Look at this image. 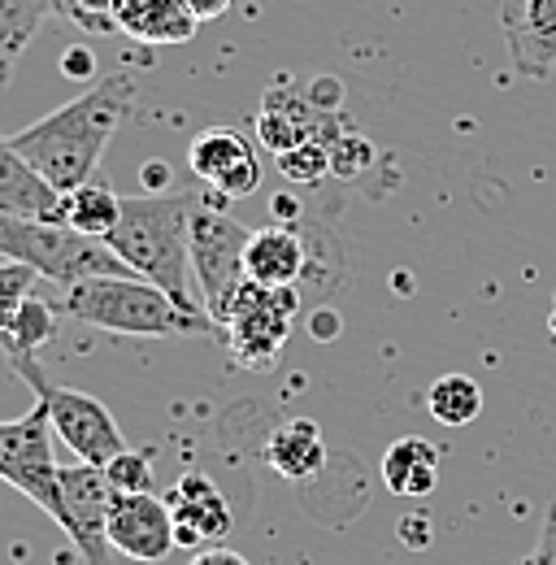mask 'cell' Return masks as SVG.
<instances>
[{
  "label": "cell",
  "instance_id": "cell-26",
  "mask_svg": "<svg viewBox=\"0 0 556 565\" xmlns=\"http://www.w3.org/2000/svg\"><path fill=\"white\" fill-rule=\"evenodd\" d=\"M118 0H53V13L66 18L74 26L92 31V35H118Z\"/></svg>",
  "mask_w": 556,
  "mask_h": 565
},
{
  "label": "cell",
  "instance_id": "cell-11",
  "mask_svg": "<svg viewBox=\"0 0 556 565\" xmlns=\"http://www.w3.org/2000/svg\"><path fill=\"white\" fill-rule=\"evenodd\" d=\"M109 544L131 562H165L179 548L174 513L157 492H114L109 504Z\"/></svg>",
  "mask_w": 556,
  "mask_h": 565
},
{
  "label": "cell",
  "instance_id": "cell-15",
  "mask_svg": "<svg viewBox=\"0 0 556 565\" xmlns=\"http://www.w3.org/2000/svg\"><path fill=\"white\" fill-rule=\"evenodd\" d=\"M322 127H331V118L322 114V105L313 96H296V92H270L266 105H261V118H257V136H261V143L275 157L287 152V148H296V143L322 140Z\"/></svg>",
  "mask_w": 556,
  "mask_h": 565
},
{
  "label": "cell",
  "instance_id": "cell-20",
  "mask_svg": "<svg viewBox=\"0 0 556 565\" xmlns=\"http://www.w3.org/2000/svg\"><path fill=\"white\" fill-rule=\"evenodd\" d=\"M49 13H53V0H0V96L9 92L26 44L35 40Z\"/></svg>",
  "mask_w": 556,
  "mask_h": 565
},
{
  "label": "cell",
  "instance_id": "cell-19",
  "mask_svg": "<svg viewBox=\"0 0 556 565\" xmlns=\"http://www.w3.org/2000/svg\"><path fill=\"white\" fill-rule=\"evenodd\" d=\"M383 488L392 495H430L439 488V448L430 439L405 435L383 452Z\"/></svg>",
  "mask_w": 556,
  "mask_h": 565
},
{
  "label": "cell",
  "instance_id": "cell-22",
  "mask_svg": "<svg viewBox=\"0 0 556 565\" xmlns=\"http://www.w3.org/2000/svg\"><path fill=\"white\" fill-rule=\"evenodd\" d=\"M426 409L439 426H470L483 414V387L470 374H443L430 383Z\"/></svg>",
  "mask_w": 556,
  "mask_h": 565
},
{
  "label": "cell",
  "instance_id": "cell-29",
  "mask_svg": "<svg viewBox=\"0 0 556 565\" xmlns=\"http://www.w3.org/2000/svg\"><path fill=\"white\" fill-rule=\"evenodd\" d=\"M231 4H235V0H183V9H188L196 22H213V18L231 13Z\"/></svg>",
  "mask_w": 556,
  "mask_h": 565
},
{
  "label": "cell",
  "instance_id": "cell-25",
  "mask_svg": "<svg viewBox=\"0 0 556 565\" xmlns=\"http://www.w3.org/2000/svg\"><path fill=\"white\" fill-rule=\"evenodd\" d=\"M278 170L296 183H318L322 174H331V140H309L278 152Z\"/></svg>",
  "mask_w": 556,
  "mask_h": 565
},
{
  "label": "cell",
  "instance_id": "cell-24",
  "mask_svg": "<svg viewBox=\"0 0 556 565\" xmlns=\"http://www.w3.org/2000/svg\"><path fill=\"white\" fill-rule=\"evenodd\" d=\"M35 282H40V275L31 266L0 257V353L9 349V335H13V322H18L22 305L35 296Z\"/></svg>",
  "mask_w": 556,
  "mask_h": 565
},
{
  "label": "cell",
  "instance_id": "cell-4",
  "mask_svg": "<svg viewBox=\"0 0 556 565\" xmlns=\"http://www.w3.org/2000/svg\"><path fill=\"white\" fill-rule=\"evenodd\" d=\"M0 257L31 266L40 279H53L57 287L105 279V275H136L105 239L78 235L66 222H35L4 210H0Z\"/></svg>",
  "mask_w": 556,
  "mask_h": 565
},
{
  "label": "cell",
  "instance_id": "cell-17",
  "mask_svg": "<svg viewBox=\"0 0 556 565\" xmlns=\"http://www.w3.org/2000/svg\"><path fill=\"white\" fill-rule=\"evenodd\" d=\"M266 466L291 483H309L327 466V439L313 418H287L266 439Z\"/></svg>",
  "mask_w": 556,
  "mask_h": 565
},
{
  "label": "cell",
  "instance_id": "cell-23",
  "mask_svg": "<svg viewBox=\"0 0 556 565\" xmlns=\"http://www.w3.org/2000/svg\"><path fill=\"white\" fill-rule=\"evenodd\" d=\"M57 318H62V305H44L40 296H31L13 322V335H9V349L4 361H18V356H35L53 335H57Z\"/></svg>",
  "mask_w": 556,
  "mask_h": 565
},
{
  "label": "cell",
  "instance_id": "cell-18",
  "mask_svg": "<svg viewBox=\"0 0 556 565\" xmlns=\"http://www.w3.org/2000/svg\"><path fill=\"white\" fill-rule=\"evenodd\" d=\"M118 31L136 44H188L196 35V18L183 9V0H118Z\"/></svg>",
  "mask_w": 556,
  "mask_h": 565
},
{
  "label": "cell",
  "instance_id": "cell-8",
  "mask_svg": "<svg viewBox=\"0 0 556 565\" xmlns=\"http://www.w3.org/2000/svg\"><path fill=\"white\" fill-rule=\"evenodd\" d=\"M109 504H114V488H109V479H105V466H92V461L62 466L53 522L66 531L70 548L78 553L83 565H114Z\"/></svg>",
  "mask_w": 556,
  "mask_h": 565
},
{
  "label": "cell",
  "instance_id": "cell-1",
  "mask_svg": "<svg viewBox=\"0 0 556 565\" xmlns=\"http://www.w3.org/2000/svg\"><path fill=\"white\" fill-rule=\"evenodd\" d=\"M136 78L127 71L105 74L83 96H74L70 105L53 109L40 122H31L26 131H18L13 148L57 192H74V188L92 183V174H96L105 148L114 140V131L127 122V114L136 105Z\"/></svg>",
  "mask_w": 556,
  "mask_h": 565
},
{
  "label": "cell",
  "instance_id": "cell-5",
  "mask_svg": "<svg viewBox=\"0 0 556 565\" xmlns=\"http://www.w3.org/2000/svg\"><path fill=\"white\" fill-rule=\"evenodd\" d=\"M9 370L35 392V401L44 405V414H49V423H53V430H57V439L74 448L78 461L105 466V461H114V457L127 448L122 426L114 423V414H109L96 396L74 392V387H62V383L44 379V370H40L35 356H18V361H9Z\"/></svg>",
  "mask_w": 556,
  "mask_h": 565
},
{
  "label": "cell",
  "instance_id": "cell-9",
  "mask_svg": "<svg viewBox=\"0 0 556 565\" xmlns=\"http://www.w3.org/2000/svg\"><path fill=\"white\" fill-rule=\"evenodd\" d=\"M53 423L44 414V405L35 401V409L26 418L0 423V479L22 492L31 504H40L49 518L57 513V457H53Z\"/></svg>",
  "mask_w": 556,
  "mask_h": 565
},
{
  "label": "cell",
  "instance_id": "cell-6",
  "mask_svg": "<svg viewBox=\"0 0 556 565\" xmlns=\"http://www.w3.org/2000/svg\"><path fill=\"white\" fill-rule=\"evenodd\" d=\"M291 322H296V291L291 287H261V282L248 279L231 296V305L217 313V335L226 340L235 365L266 370L287 349Z\"/></svg>",
  "mask_w": 556,
  "mask_h": 565
},
{
  "label": "cell",
  "instance_id": "cell-30",
  "mask_svg": "<svg viewBox=\"0 0 556 565\" xmlns=\"http://www.w3.org/2000/svg\"><path fill=\"white\" fill-rule=\"evenodd\" d=\"M87 62H92V57H87V53H78V49H74V53H66V74L87 71Z\"/></svg>",
  "mask_w": 556,
  "mask_h": 565
},
{
  "label": "cell",
  "instance_id": "cell-16",
  "mask_svg": "<svg viewBox=\"0 0 556 565\" xmlns=\"http://www.w3.org/2000/svg\"><path fill=\"white\" fill-rule=\"evenodd\" d=\"M304 257L309 253L296 226H261L248 235L244 270L261 287H296V279L304 275Z\"/></svg>",
  "mask_w": 556,
  "mask_h": 565
},
{
  "label": "cell",
  "instance_id": "cell-27",
  "mask_svg": "<svg viewBox=\"0 0 556 565\" xmlns=\"http://www.w3.org/2000/svg\"><path fill=\"white\" fill-rule=\"evenodd\" d=\"M105 479L114 492H152V457L139 448H122L114 461H105Z\"/></svg>",
  "mask_w": 556,
  "mask_h": 565
},
{
  "label": "cell",
  "instance_id": "cell-7",
  "mask_svg": "<svg viewBox=\"0 0 556 565\" xmlns=\"http://www.w3.org/2000/svg\"><path fill=\"white\" fill-rule=\"evenodd\" d=\"M248 226L235 222L222 205H192V222H188V248H192V279H196V296L205 305V313L217 322V313L231 305V296L248 282L244 270V248H248Z\"/></svg>",
  "mask_w": 556,
  "mask_h": 565
},
{
  "label": "cell",
  "instance_id": "cell-10",
  "mask_svg": "<svg viewBox=\"0 0 556 565\" xmlns=\"http://www.w3.org/2000/svg\"><path fill=\"white\" fill-rule=\"evenodd\" d=\"M188 166L192 174L205 183L213 196H253L261 188V157L253 140L235 127H209L188 148Z\"/></svg>",
  "mask_w": 556,
  "mask_h": 565
},
{
  "label": "cell",
  "instance_id": "cell-3",
  "mask_svg": "<svg viewBox=\"0 0 556 565\" xmlns=\"http://www.w3.org/2000/svg\"><path fill=\"white\" fill-rule=\"evenodd\" d=\"M62 313L83 322V327L109 331V335H143V340H152V335L183 340V335H213L217 331V322L205 309H188L170 291H161L157 282L136 279V275H105V279L74 282L62 296Z\"/></svg>",
  "mask_w": 556,
  "mask_h": 565
},
{
  "label": "cell",
  "instance_id": "cell-2",
  "mask_svg": "<svg viewBox=\"0 0 556 565\" xmlns=\"http://www.w3.org/2000/svg\"><path fill=\"white\" fill-rule=\"evenodd\" d=\"M192 196L174 192H143L122 196V217L109 231V248L136 270L139 279L157 282L188 309H205L192 291V248H188V222H192Z\"/></svg>",
  "mask_w": 556,
  "mask_h": 565
},
{
  "label": "cell",
  "instance_id": "cell-28",
  "mask_svg": "<svg viewBox=\"0 0 556 565\" xmlns=\"http://www.w3.org/2000/svg\"><path fill=\"white\" fill-rule=\"evenodd\" d=\"M188 565H253V562H248L244 553L226 548V544H209V548H201Z\"/></svg>",
  "mask_w": 556,
  "mask_h": 565
},
{
  "label": "cell",
  "instance_id": "cell-21",
  "mask_svg": "<svg viewBox=\"0 0 556 565\" xmlns=\"http://www.w3.org/2000/svg\"><path fill=\"white\" fill-rule=\"evenodd\" d=\"M122 217V196L105 183H83L66 192V226H74L78 235H92V239H109V231L118 226Z\"/></svg>",
  "mask_w": 556,
  "mask_h": 565
},
{
  "label": "cell",
  "instance_id": "cell-13",
  "mask_svg": "<svg viewBox=\"0 0 556 565\" xmlns=\"http://www.w3.org/2000/svg\"><path fill=\"white\" fill-rule=\"evenodd\" d=\"M504 40L526 78H548L556 71V0H513L504 9Z\"/></svg>",
  "mask_w": 556,
  "mask_h": 565
},
{
  "label": "cell",
  "instance_id": "cell-14",
  "mask_svg": "<svg viewBox=\"0 0 556 565\" xmlns=\"http://www.w3.org/2000/svg\"><path fill=\"white\" fill-rule=\"evenodd\" d=\"M0 210L35 222H66V192H57L13 140H0Z\"/></svg>",
  "mask_w": 556,
  "mask_h": 565
},
{
  "label": "cell",
  "instance_id": "cell-12",
  "mask_svg": "<svg viewBox=\"0 0 556 565\" xmlns=\"http://www.w3.org/2000/svg\"><path fill=\"white\" fill-rule=\"evenodd\" d=\"M165 504L174 513V535H179V548H209V544H222L235 526V513L226 504L222 488L192 470L183 479H174V488L165 492Z\"/></svg>",
  "mask_w": 556,
  "mask_h": 565
}]
</instances>
